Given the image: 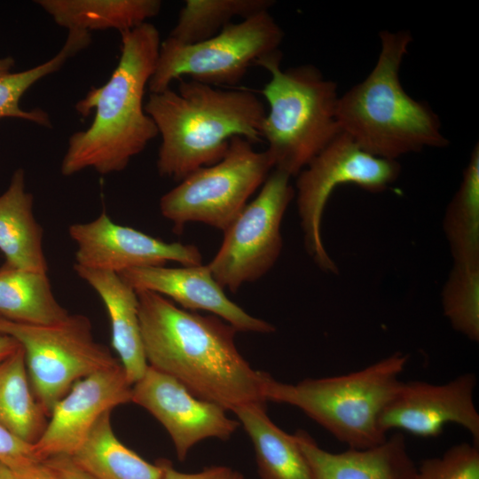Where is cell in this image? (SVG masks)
<instances>
[{"instance_id": "obj_17", "label": "cell", "mask_w": 479, "mask_h": 479, "mask_svg": "<svg viewBox=\"0 0 479 479\" xmlns=\"http://www.w3.org/2000/svg\"><path fill=\"white\" fill-rule=\"evenodd\" d=\"M294 436L312 479H414L417 467L400 432L378 445L342 452L323 450L304 430Z\"/></svg>"}, {"instance_id": "obj_5", "label": "cell", "mask_w": 479, "mask_h": 479, "mask_svg": "<svg viewBox=\"0 0 479 479\" xmlns=\"http://www.w3.org/2000/svg\"><path fill=\"white\" fill-rule=\"evenodd\" d=\"M409 355L396 352L353 373L295 384L275 381L268 374L265 401L297 407L338 441L353 449L384 442L381 414L397 392Z\"/></svg>"}, {"instance_id": "obj_3", "label": "cell", "mask_w": 479, "mask_h": 479, "mask_svg": "<svg viewBox=\"0 0 479 479\" xmlns=\"http://www.w3.org/2000/svg\"><path fill=\"white\" fill-rule=\"evenodd\" d=\"M145 111L161 137L158 172L178 181L221 161L234 137L262 141L266 116L251 91L219 90L191 79L180 80L177 91L169 87L151 93Z\"/></svg>"}, {"instance_id": "obj_35", "label": "cell", "mask_w": 479, "mask_h": 479, "mask_svg": "<svg viewBox=\"0 0 479 479\" xmlns=\"http://www.w3.org/2000/svg\"><path fill=\"white\" fill-rule=\"evenodd\" d=\"M14 66V59L12 57L0 59V76L6 75L11 73Z\"/></svg>"}, {"instance_id": "obj_18", "label": "cell", "mask_w": 479, "mask_h": 479, "mask_svg": "<svg viewBox=\"0 0 479 479\" xmlns=\"http://www.w3.org/2000/svg\"><path fill=\"white\" fill-rule=\"evenodd\" d=\"M76 274L100 297L111 325L112 346L128 381L133 385L145 373L146 361L138 318L136 291L117 273L74 264Z\"/></svg>"}, {"instance_id": "obj_34", "label": "cell", "mask_w": 479, "mask_h": 479, "mask_svg": "<svg viewBox=\"0 0 479 479\" xmlns=\"http://www.w3.org/2000/svg\"><path fill=\"white\" fill-rule=\"evenodd\" d=\"M19 342L12 337L0 334V364L17 350Z\"/></svg>"}, {"instance_id": "obj_28", "label": "cell", "mask_w": 479, "mask_h": 479, "mask_svg": "<svg viewBox=\"0 0 479 479\" xmlns=\"http://www.w3.org/2000/svg\"><path fill=\"white\" fill-rule=\"evenodd\" d=\"M444 316L454 330L479 341V265L453 264L441 294Z\"/></svg>"}, {"instance_id": "obj_4", "label": "cell", "mask_w": 479, "mask_h": 479, "mask_svg": "<svg viewBox=\"0 0 479 479\" xmlns=\"http://www.w3.org/2000/svg\"><path fill=\"white\" fill-rule=\"evenodd\" d=\"M377 61L360 82L339 97L337 120L365 152L397 161L424 148L448 146L439 116L426 102L412 98L400 81V67L412 34L382 30Z\"/></svg>"}, {"instance_id": "obj_6", "label": "cell", "mask_w": 479, "mask_h": 479, "mask_svg": "<svg viewBox=\"0 0 479 479\" xmlns=\"http://www.w3.org/2000/svg\"><path fill=\"white\" fill-rule=\"evenodd\" d=\"M282 53L257 62L271 74L262 90L269 110L263 139L274 169L297 176L341 132L335 82L312 65L281 69Z\"/></svg>"}, {"instance_id": "obj_25", "label": "cell", "mask_w": 479, "mask_h": 479, "mask_svg": "<svg viewBox=\"0 0 479 479\" xmlns=\"http://www.w3.org/2000/svg\"><path fill=\"white\" fill-rule=\"evenodd\" d=\"M453 264L479 265V145L463 170L461 182L443 221Z\"/></svg>"}, {"instance_id": "obj_13", "label": "cell", "mask_w": 479, "mask_h": 479, "mask_svg": "<svg viewBox=\"0 0 479 479\" xmlns=\"http://www.w3.org/2000/svg\"><path fill=\"white\" fill-rule=\"evenodd\" d=\"M131 402L165 428L180 461L197 443L210 437L228 440L240 425L222 406L196 397L177 380L150 365L132 385Z\"/></svg>"}, {"instance_id": "obj_26", "label": "cell", "mask_w": 479, "mask_h": 479, "mask_svg": "<svg viewBox=\"0 0 479 479\" xmlns=\"http://www.w3.org/2000/svg\"><path fill=\"white\" fill-rule=\"evenodd\" d=\"M271 0H187L169 38L182 44L207 40L219 33L234 17L242 20L269 9Z\"/></svg>"}, {"instance_id": "obj_9", "label": "cell", "mask_w": 479, "mask_h": 479, "mask_svg": "<svg viewBox=\"0 0 479 479\" xmlns=\"http://www.w3.org/2000/svg\"><path fill=\"white\" fill-rule=\"evenodd\" d=\"M0 334L22 347L32 390L47 416L76 381L120 364L106 345L95 341L91 322L82 314H69L51 326L0 317Z\"/></svg>"}, {"instance_id": "obj_1", "label": "cell", "mask_w": 479, "mask_h": 479, "mask_svg": "<svg viewBox=\"0 0 479 479\" xmlns=\"http://www.w3.org/2000/svg\"><path fill=\"white\" fill-rule=\"evenodd\" d=\"M148 365L183 384L196 397L226 411L266 403L268 373L253 369L235 343L238 332L216 316L177 307L148 290L136 291Z\"/></svg>"}, {"instance_id": "obj_8", "label": "cell", "mask_w": 479, "mask_h": 479, "mask_svg": "<svg viewBox=\"0 0 479 479\" xmlns=\"http://www.w3.org/2000/svg\"><path fill=\"white\" fill-rule=\"evenodd\" d=\"M272 169L266 150L255 151L248 140L234 137L221 161L193 171L165 193L160 200V211L172 223L176 233L190 222L224 232Z\"/></svg>"}, {"instance_id": "obj_19", "label": "cell", "mask_w": 479, "mask_h": 479, "mask_svg": "<svg viewBox=\"0 0 479 479\" xmlns=\"http://www.w3.org/2000/svg\"><path fill=\"white\" fill-rule=\"evenodd\" d=\"M33 206V195L26 190L25 172L18 169L0 195V251L12 266L48 272L43 229Z\"/></svg>"}, {"instance_id": "obj_32", "label": "cell", "mask_w": 479, "mask_h": 479, "mask_svg": "<svg viewBox=\"0 0 479 479\" xmlns=\"http://www.w3.org/2000/svg\"><path fill=\"white\" fill-rule=\"evenodd\" d=\"M57 479H97L79 467L69 456H54L43 460Z\"/></svg>"}, {"instance_id": "obj_24", "label": "cell", "mask_w": 479, "mask_h": 479, "mask_svg": "<svg viewBox=\"0 0 479 479\" xmlns=\"http://www.w3.org/2000/svg\"><path fill=\"white\" fill-rule=\"evenodd\" d=\"M46 417L32 390L25 353L20 345L0 364V425L34 444L45 429Z\"/></svg>"}, {"instance_id": "obj_29", "label": "cell", "mask_w": 479, "mask_h": 479, "mask_svg": "<svg viewBox=\"0 0 479 479\" xmlns=\"http://www.w3.org/2000/svg\"><path fill=\"white\" fill-rule=\"evenodd\" d=\"M414 479H479L478 445L461 443L441 457L423 460Z\"/></svg>"}, {"instance_id": "obj_12", "label": "cell", "mask_w": 479, "mask_h": 479, "mask_svg": "<svg viewBox=\"0 0 479 479\" xmlns=\"http://www.w3.org/2000/svg\"><path fill=\"white\" fill-rule=\"evenodd\" d=\"M476 376L467 373L444 384L401 381L382 411L384 433L397 429L420 437H436L448 423L464 428L479 445V413L474 402Z\"/></svg>"}, {"instance_id": "obj_31", "label": "cell", "mask_w": 479, "mask_h": 479, "mask_svg": "<svg viewBox=\"0 0 479 479\" xmlns=\"http://www.w3.org/2000/svg\"><path fill=\"white\" fill-rule=\"evenodd\" d=\"M158 462L162 469L161 479H247L228 467L213 466L197 473H184L176 470L169 460L161 459Z\"/></svg>"}, {"instance_id": "obj_27", "label": "cell", "mask_w": 479, "mask_h": 479, "mask_svg": "<svg viewBox=\"0 0 479 479\" xmlns=\"http://www.w3.org/2000/svg\"><path fill=\"white\" fill-rule=\"evenodd\" d=\"M91 41L90 33L70 30L60 51L42 64L0 76V118H17L43 127H51L49 114L43 109L24 110L20 102L23 94L37 81L59 70L67 60L84 50Z\"/></svg>"}, {"instance_id": "obj_30", "label": "cell", "mask_w": 479, "mask_h": 479, "mask_svg": "<svg viewBox=\"0 0 479 479\" xmlns=\"http://www.w3.org/2000/svg\"><path fill=\"white\" fill-rule=\"evenodd\" d=\"M0 461L12 470L41 462L36 457L34 446L12 435L0 425Z\"/></svg>"}, {"instance_id": "obj_11", "label": "cell", "mask_w": 479, "mask_h": 479, "mask_svg": "<svg viewBox=\"0 0 479 479\" xmlns=\"http://www.w3.org/2000/svg\"><path fill=\"white\" fill-rule=\"evenodd\" d=\"M290 177L274 169L257 197L224 232L221 247L208 264L223 288L237 292L274 266L283 247L281 222L295 195Z\"/></svg>"}, {"instance_id": "obj_10", "label": "cell", "mask_w": 479, "mask_h": 479, "mask_svg": "<svg viewBox=\"0 0 479 479\" xmlns=\"http://www.w3.org/2000/svg\"><path fill=\"white\" fill-rule=\"evenodd\" d=\"M401 173L397 161L374 156L341 132L298 175L294 197L305 248L322 271L336 274L321 235L326 203L336 187L352 184L370 192H381Z\"/></svg>"}, {"instance_id": "obj_2", "label": "cell", "mask_w": 479, "mask_h": 479, "mask_svg": "<svg viewBox=\"0 0 479 479\" xmlns=\"http://www.w3.org/2000/svg\"><path fill=\"white\" fill-rule=\"evenodd\" d=\"M121 37L120 60L109 80L75 105L83 117L93 109L95 116L88 129L69 137L63 176L85 169L101 175L122 171L159 134L143 101L159 56V31L145 22L121 32Z\"/></svg>"}, {"instance_id": "obj_22", "label": "cell", "mask_w": 479, "mask_h": 479, "mask_svg": "<svg viewBox=\"0 0 479 479\" xmlns=\"http://www.w3.org/2000/svg\"><path fill=\"white\" fill-rule=\"evenodd\" d=\"M69 316L54 296L48 272L0 267V317L17 323L51 326Z\"/></svg>"}, {"instance_id": "obj_21", "label": "cell", "mask_w": 479, "mask_h": 479, "mask_svg": "<svg viewBox=\"0 0 479 479\" xmlns=\"http://www.w3.org/2000/svg\"><path fill=\"white\" fill-rule=\"evenodd\" d=\"M38 5L59 26L90 33L93 30L135 28L161 11L159 0H38Z\"/></svg>"}, {"instance_id": "obj_7", "label": "cell", "mask_w": 479, "mask_h": 479, "mask_svg": "<svg viewBox=\"0 0 479 479\" xmlns=\"http://www.w3.org/2000/svg\"><path fill=\"white\" fill-rule=\"evenodd\" d=\"M283 38V30L269 11L231 22L199 43L182 44L168 37L161 43L148 89L161 92L183 76L212 86L236 84L249 67L280 52Z\"/></svg>"}, {"instance_id": "obj_14", "label": "cell", "mask_w": 479, "mask_h": 479, "mask_svg": "<svg viewBox=\"0 0 479 479\" xmlns=\"http://www.w3.org/2000/svg\"><path fill=\"white\" fill-rule=\"evenodd\" d=\"M68 234L77 246L75 264L90 270L119 274L137 267L165 266L169 261L201 264L195 246L165 242L115 224L106 211L90 222L71 224Z\"/></svg>"}, {"instance_id": "obj_16", "label": "cell", "mask_w": 479, "mask_h": 479, "mask_svg": "<svg viewBox=\"0 0 479 479\" xmlns=\"http://www.w3.org/2000/svg\"><path fill=\"white\" fill-rule=\"evenodd\" d=\"M119 276L135 291L148 290L179 303L184 310H206L237 331L270 334L275 327L247 313L232 302L207 265L179 268L145 266L126 270Z\"/></svg>"}, {"instance_id": "obj_36", "label": "cell", "mask_w": 479, "mask_h": 479, "mask_svg": "<svg viewBox=\"0 0 479 479\" xmlns=\"http://www.w3.org/2000/svg\"><path fill=\"white\" fill-rule=\"evenodd\" d=\"M0 479H14L13 470L0 461Z\"/></svg>"}, {"instance_id": "obj_20", "label": "cell", "mask_w": 479, "mask_h": 479, "mask_svg": "<svg viewBox=\"0 0 479 479\" xmlns=\"http://www.w3.org/2000/svg\"><path fill=\"white\" fill-rule=\"evenodd\" d=\"M233 412L253 444L261 479H312L294 436L272 422L265 403L245 404Z\"/></svg>"}, {"instance_id": "obj_33", "label": "cell", "mask_w": 479, "mask_h": 479, "mask_svg": "<svg viewBox=\"0 0 479 479\" xmlns=\"http://www.w3.org/2000/svg\"><path fill=\"white\" fill-rule=\"evenodd\" d=\"M13 473L14 479H57L43 461L15 469Z\"/></svg>"}, {"instance_id": "obj_15", "label": "cell", "mask_w": 479, "mask_h": 479, "mask_svg": "<svg viewBox=\"0 0 479 479\" xmlns=\"http://www.w3.org/2000/svg\"><path fill=\"white\" fill-rule=\"evenodd\" d=\"M132 385L120 364L76 381L54 405L40 438L33 444L39 460L72 456L99 418L131 402Z\"/></svg>"}, {"instance_id": "obj_23", "label": "cell", "mask_w": 479, "mask_h": 479, "mask_svg": "<svg viewBox=\"0 0 479 479\" xmlns=\"http://www.w3.org/2000/svg\"><path fill=\"white\" fill-rule=\"evenodd\" d=\"M97 479H161L160 463L151 464L126 447L114 435L111 412L104 413L77 451L69 456Z\"/></svg>"}]
</instances>
